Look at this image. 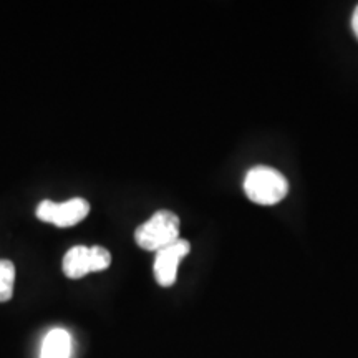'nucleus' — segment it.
I'll return each mask as SVG.
<instances>
[{
	"label": "nucleus",
	"mask_w": 358,
	"mask_h": 358,
	"mask_svg": "<svg viewBox=\"0 0 358 358\" xmlns=\"http://www.w3.org/2000/svg\"><path fill=\"white\" fill-rule=\"evenodd\" d=\"M134 239L141 249L158 252L179 239V217L173 211L161 209L138 227Z\"/></svg>",
	"instance_id": "f03ea898"
},
{
	"label": "nucleus",
	"mask_w": 358,
	"mask_h": 358,
	"mask_svg": "<svg viewBox=\"0 0 358 358\" xmlns=\"http://www.w3.org/2000/svg\"><path fill=\"white\" fill-rule=\"evenodd\" d=\"M244 191L252 203L274 206L287 196L289 181L284 174L274 168L256 166L249 169L245 174Z\"/></svg>",
	"instance_id": "f257e3e1"
},
{
	"label": "nucleus",
	"mask_w": 358,
	"mask_h": 358,
	"mask_svg": "<svg viewBox=\"0 0 358 358\" xmlns=\"http://www.w3.org/2000/svg\"><path fill=\"white\" fill-rule=\"evenodd\" d=\"M90 213V203L83 198H73L65 203L42 201L37 208V217L57 227H71L82 222Z\"/></svg>",
	"instance_id": "7ed1b4c3"
},
{
	"label": "nucleus",
	"mask_w": 358,
	"mask_h": 358,
	"mask_svg": "<svg viewBox=\"0 0 358 358\" xmlns=\"http://www.w3.org/2000/svg\"><path fill=\"white\" fill-rule=\"evenodd\" d=\"M92 262H93V272H100V271H105V268H108L111 264L110 250L101 248V245H93Z\"/></svg>",
	"instance_id": "6e6552de"
},
{
	"label": "nucleus",
	"mask_w": 358,
	"mask_h": 358,
	"mask_svg": "<svg viewBox=\"0 0 358 358\" xmlns=\"http://www.w3.org/2000/svg\"><path fill=\"white\" fill-rule=\"evenodd\" d=\"M90 272H93L92 248L87 245H75L64 257V274L69 279H82Z\"/></svg>",
	"instance_id": "39448f33"
},
{
	"label": "nucleus",
	"mask_w": 358,
	"mask_h": 358,
	"mask_svg": "<svg viewBox=\"0 0 358 358\" xmlns=\"http://www.w3.org/2000/svg\"><path fill=\"white\" fill-rule=\"evenodd\" d=\"M352 29L353 32H355V37L358 38V6L355 7V12H353V17H352Z\"/></svg>",
	"instance_id": "1a4fd4ad"
},
{
	"label": "nucleus",
	"mask_w": 358,
	"mask_h": 358,
	"mask_svg": "<svg viewBox=\"0 0 358 358\" xmlns=\"http://www.w3.org/2000/svg\"><path fill=\"white\" fill-rule=\"evenodd\" d=\"M71 337L64 329H53L47 334L42 343L40 358H70Z\"/></svg>",
	"instance_id": "423d86ee"
},
{
	"label": "nucleus",
	"mask_w": 358,
	"mask_h": 358,
	"mask_svg": "<svg viewBox=\"0 0 358 358\" xmlns=\"http://www.w3.org/2000/svg\"><path fill=\"white\" fill-rule=\"evenodd\" d=\"M191 250V244L185 239L174 241L173 244L159 249L155 259V277L159 285L171 287L176 282L179 262L185 259Z\"/></svg>",
	"instance_id": "20e7f679"
},
{
	"label": "nucleus",
	"mask_w": 358,
	"mask_h": 358,
	"mask_svg": "<svg viewBox=\"0 0 358 358\" xmlns=\"http://www.w3.org/2000/svg\"><path fill=\"white\" fill-rule=\"evenodd\" d=\"M15 282V266L12 261L0 259V302L10 301Z\"/></svg>",
	"instance_id": "0eeeda50"
}]
</instances>
